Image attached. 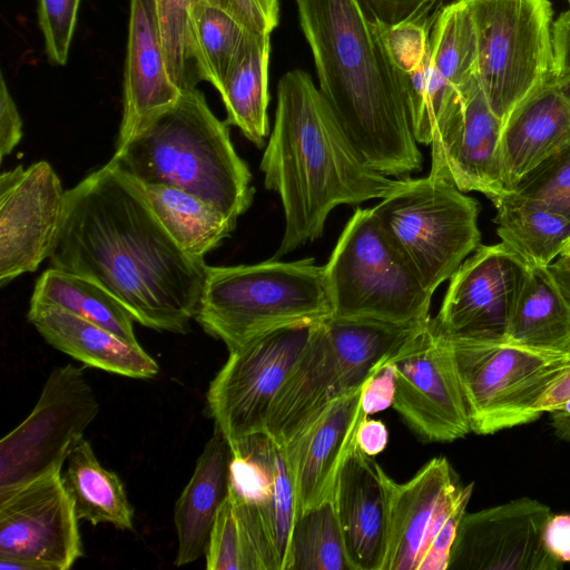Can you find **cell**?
<instances>
[{
  "instance_id": "7c38bea8",
  "label": "cell",
  "mask_w": 570,
  "mask_h": 570,
  "mask_svg": "<svg viewBox=\"0 0 570 570\" xmlns=\"http://www.w3.org/2000/svg\"><path fill=\"white\" fill-rule=\"evenodd\" d=\"M315 324L277 328L229 351L209 384L206 399L215 428L233 451L250 436L266 432L273 402Z\"/></svg>"
},
{
  "instance_id": "6da1fadb",
  "label": "cell",
  "mask_w": 570,
  "mask_h": 570,
  "mask_svg": "<svg viewBox=\"0 0 570 570\" xmlns=\"http://www.w3.org/2000/svg\"><path fill=\"white\" fill-rule=\"evenodd\" d=\"M49 263L100 284L135 322L175 334L188 332L208 267L178 246L135 178L111 159L67 190Z\"/></svg>"
},
{
  "instance_id": "7bdbcfd3",
  "label": "cell",
  "mask_w": 570,
  "mask_h": 570,
  "mask_svg": "<svg viewBox=\"0 0 570 570\" xmlns=\"http://www.w3.org/2000/svg\"><path fill=\"white\" fill-rule=\"evenodd\" d=\"M249 27L272 33L279 23V0H232Z\"/></svg>"
},
{
  "instance_id": "9c48e42d",
  "label": "cell",
  "mask_w": 570,
  "mask_h": 570,
  "mask_svg": "<svg viewBox=\"0 0 570 570\" xmlns=\"http://www.w3.org/2000/svg\"><path fill=\"white\" fill-rule=\"evenodd\" d=\"M473 21L478 78L504 124L553 78L549 0H463Z\"/></svg>"
},
{
  "instance_id": "bcb514c9",
  "label": "cell",
  "mask_w": 570,
  "mask_h": 570,
  "mask_svg": "<svg viewBox=\"0 0 570 570\" xmlns=\"http://www.w3.org/2000/svg\"><path fill=\"white\" fill-rule=\"evenodd\" d=\"M548 550L561 562H570V514H552L544 529Z\"/></svg>"
},
{
  "instance_id": "5bb4252c",
  "label": "cell",
  "mask_w": 570,
  "mask_h": 570,
  "mask_svg": "<svg viewBox=\"0 0 570 570\" xmlns=\"http://www.w3.org/2000/svg\"><path fill=\"white\" fill-rule=\"evenodd\" d=\"M67 190L46 160L0 176V286L38 269L57 244Z\"/></svg>"
},
{
  "instance_id": "f907efd6",
  "label": "cell",
  "mask_w": 570,
  "mask_h": 570,
  "mask_svg": "<svg viewBox=\"0 0 570 570\" xmlns=\"http://www.w3.org/2000/svg\"><path fill=\"white\" fill-rule=\"evenodd\" d=\"M549 269L570 302V259L560 256Z\"/></svg>"
},
{
  "instance_id": "ac0fdd59",
  "label": "cell",
  "mask_w": 570,
  "mask_h": 570,
  "mask_svg": "<svg viewBox=\"0 0 570 570\" xmlns=\"http://www.w3.org/2000/svg\"><path fill=\"white\" fill-rule=\"evenodd\" d=\"M503 124L494 115L479 78L462 107L433 135L430 174L461 191H479L494 203L508 190L503 179Z\"/></svg>"
},
{
  "instance_id": "e0dca14e",
  "label": "cell",
  "mask_w": 570,
  "mask_h": 570,
  "mask_svg": "<svg viewBox=\"0 0 570 570\" xmlns=\"http://www.w3.org/2000/svg\"><path fill=\"white\" fill-rule=\"evenodd\" d=\"M553 512L531 498L464 512L454 539L448 570H560L544 543Z\"/></svg>"
},
{
  "instance_id": "44dd1931",
  "label": "cell",
  "mask_w": 570,
  "mask_h": 570,
  "mask_svg": "<svg viewBox=\"0 0 570 570\" xmlns=\"http://www.w3.org/2000/svg\"><path fill=\"white\" fill-rule=\"evenodd\" d=\"M180 95L168 71L155 0H130L122 117L116 149L171 108Z\"/></svg>"
},
{
  "instance_id": "ab89813d",
  "label": "cell",
  "mask_w": 570,
  "mask_h": 570,
  "mask_svg": "<svg viewBox=\"0 0 570 570\" xmlns=\"http://www.w3.org/2000/svg\"><path fill=\"white\" fill-rule=\"evenodd\" d=\"M205 557L208 570H243L239 528L228 494L217 511Z\"/></svg>"
},
{
  "instance_id": "603a6c76",
  "label": "cell",
  "mask_w": 570,
  "mask_h": 570,
  "mask_svg": "<svg viewBox=\"0 0 570 570\" xmlns=\"http://www.w3.org/2000/svg\"><path fill=\"white\" fill-rule=\"evenodd\" d=\"M570 144V75L552 78L508 119L502 132L503 179L512 190L529 170Z\"/></svg>"
},
{
  "instance_id": "74e56055",
  "label": "cell",
  "mask_w": 570,
  "mask_h": 570,
  "mask_svg": "<svg viewBox=\"0 0 570 570\" xmlns=\"http://www.w3.org/2000/svg\"><path fill=\"white\" fill-rule=\"evenodd\" d=\"M473 485L459 484L443 499L424 541L416 570H448L451 549Z\"/></svg>"
},
{
  "instance_id": "52a82bcc",
  "label": "cell",
  "mask_w": 570,
  "mask_h": 570,
  "mask_svg": "<svg viewBox=\"0 0 570 570\" xmlns=\"http://www.w3.org/2000/svg\"><path fill=\"white\" fill-rule=\"evenodd\" d=\"M381 228L424 288L434 293L481 245L480 204L433 176L404 178L372 207Z\"/></svg>"
},
{
  "instance_id": "cb8c5ba5",
  "label": "cell",
  "mask_w": 570,
  "mask_h": 570,
  "mask_svg": "<svg viewBox=\"0 0 570 570\" xmlns=\"http://www.w3.org/2000/svg\"><path fill=\"white\" fill-rule=\"evenodd\" d=\"M28 321L47 343L88 366L132 379H151L159 371L140 345L60 307L30 304Z\"/></svg>"
},
{
  "instance_id": "4316f807",
  "label": "cell",
  "mask_w": 570,
  "mask_h": 570,
  "mask_svg": "<svg viewBox=\"0 0 570 570\" xmlns=\"http://www.w3.org/2000/svg\"><path fill=\"white\" fill-rule=\"evenodd\" d=\"M271 35L252 30L218 92L227 124L236 126L258 148L265 145L269 125L267 107Z\"/></svg>"
},
{
  "instance_id": "f546056e",
  "label": "cell",
  "mask_w": 570,
  "mask_h": 570,
  "mask_svg": "<svg viewBox=\"0 0 570 570\" xmlns=\"http://www.w3.org/2000/svg\"><path fill=\"white\" fill-rule=\"evenodd\" d=\"M136 181L167 233L191 256L204 259L236 227V222L190 193L168 185Z\"/></svg>"
},
{
  "instance_id": "8992f818",
  "label": "cell",
  "mask_w": 570,
  "mask_h": 570,
  "mask_svg": "<svg viewBox=\"0 0 570 570\" xmlns=\"http://www.w3.org/2000/svg\"><path fill=\"white\" fill-rule=\"evenodd\" d=\"M332 317L324 266L314 258L208 266L195 318L233 351L271 331Z\"/></svg>"
},
{
  "instance_id": "4dcf8cb0",
  "label": "cell",
  "mask_w": 570,
  "mask_h": 570,
  "mask_svg": "<svg viewBox=\"0 0 570 570\" xmlns=\"http://www.w3.org/2000/svg\"><path fill=\"white\" fill-rule=\"evenodd\" d=\"M252 30L232 0H195L190 39L198 79L218 91Z\"/></svg>"
},
{
  "instance_id": "ee69618b",
  "label": "cell",
  "mask_w": 570,
  "mask_h": 570,
  "mask_svg": "<svg viewBox=\"0 0 570 570\" xmlns=\"http://www.w3.org/2000/svg\"><path fill=\"white\" fill-rule=\"evenodd\" d=\"M428 0H362L380 23L393 26L411 17Z\"/></svg>"
},
{
  "instance_id": "ffe728a7",
  "label": "cell",
  "mask_w": 570,
  "mask_h": 570,
  "mask_svg": "<svg viewBox=\"0 0 570 570\" xmlns=\"http://www.w3.org/2000/svg\"><path fill=\"white\" fill-rule=\"evenodd\" d=\"M385 475L355 441L340 470L334 491L347 557L355 570H383L390 530Z\"/></svg>"
},
{
  "instance_id": "7a4b0ae2",
  "label": "cell",
  "mask_w": 570,
  "mask_h": 570,
  "mask_svg": "<svg viewBox=\"0 0 570 570\" xmlns=\"http://www.w3.org/2000/svg\"><path fill=\"white\" fill-rule=\"evenodd\" d=\"M318 89L363 160L385 176L421 170L406 75L362 0H295Z\"/></svg>"
},
{
  "instance_id": "e575fe53",
  "label": "cell",
  "mask_w": 570,
  "mask_h": 570,
  "mask_svg": "<svg viewBox=\"0 0 570 570\" xmlns=\"http://www.w3.org/2000/svg\"><path fill=\"white\" fill-rule=\"evenodd\" d=\"M195 0H155L158 29L169 75L183 91L198 79L191 50L190 18Z\"/></svg>"
},
{
  "instance_id": "484cf974",
  "label": "cell",
  "mask_w": 570,
  "mask_h": 570,
  "mask_svg": "<svg viewBox=\"0 0 570 570\" xmlns=\"http://www.w3.org/2000/svg\"><path fill=\"white\" fill-rule=\"evenodd\" d=\"M504 341L540 350L570 351V302L549 267L528 265Z\"/></svg>"
},
{
  "instance_id": "83f0119b",
  "label": "cell",
  "mask_w": 570,
  "mask_h": 570,
  "mask_svg": "<svg viewBox=\"0 0 570 570\" xmlns=\"http://www.w3.org/2000/svg\"><path fill=\"white\" fill-rule=\"evenodd\" d=\"M493 205L499 237L528 265L549 267L570 246V219L546 205L512 190Z\"/></svg>"
},
{
  "instance_id": "1f68e13d",
  "label": "cell",
  "mask_w": 570,
  "mask_h": 570,
  "mask_svg": "<svg viewBox=\"0 0 570 570\" xmlns=\"http://www.w3.org/2000/svg\"><path fill=\"white\" fill-rule=\"evenodd\" d=\"M30 304L60 307L139 345L130 312L97 282L49 267L37 279Z\"/></svg>"
},
{
  "instance_id": "4fadbf2b",
  "label": "cell",
  "mask_w": 570,
  "mask_h": 570,
  "mask_svg": "<svg viewBox=\"0 0 570 570\" xmlns=\"http://www.w3.org/2000/svg\"><path fill=\"white\" fill-rule=\"evenodd\" d=\"M393 407L424 442H452L471 432L452 347L430 317L387 360Z\"/></svg>"
},
{
  "instance_id": "8fae6325",
  "label": "cell",
  "mask_w": 570,
  "mask_h": 570,
  "mask_svg": "<svg viewBox=\"0 0 570 570\" xmlns=\"http://www.w3.org/2000/svg\"><path fill=\"white\" fill-rule=\"evenodd\" d=\"M98 413L83 370L55 367L31 413L0 442V494L62 472L71 448Z\"/></svg>"
},
{
  "instance_id": "9a60e30c",
  "label": "cell",
  "mask_w": 570,
  "mask_h": 570,
  "mask_svg": "<svg viewBox=\"0 0 570 570\" xmlns=\"http://www.w3.org/2000/svg\"><path fill=\"white\" fill-rule=\"evenodd\" d=\"M78 520L62 472L0 494V559L68 570L83 556Z\"/></svg>"
},
{
  "instance_id": "5b68a950",
  "label": "cell",
  "mask_w": 570,
  "mask_h": 570,
  "mask_svg": "<svg viewBox=\"0 0 570 570\" xmlns=\"http://www.w3.org/2000/svg\"><path fill=\"white\" fill-rule=\"evenodd\" d=\"M424 323L336 317L316 323L273 402L265 434L286 446L331 403L363 386Z\"/></svg>"
},
{
  "instance_id": "277c9868",
  "label": "cell",
  "mask_w": 570,
  "mask_h": 570,
  "mask_svg": "<svg viewBox=\"0 0 570 570\" xmlns=\"http://www.w3.org/2000/svg\"><path fill=\"white\" fill-rule=\"evenodd\" d=\"M111 160L140 183L183 189L236 223L253 203L252 174L234 148L229 125L214 115L196 87L183 90Z\"/></svg>"
},
{
  "instance_id": "7dc6e473",
  "label": "cell",
  "mask_w": 570,
  "mask_h": 570,
  "mask_svg": "<svg viewBox=\"0 0 570 570\" xmlns=\"http://www.w3.org/2000/svg\"><path fill=\"white\" fill-rule=\"evenodd\" d=\"M355 441L366 455L373 458L383 452L387 445V428L382 421L365 416L357 428Z\"/></svg>"
},
{
  "instance_id": "7402d4cb",
  "label": "cell",
  "mask_w": 570,
  "mask_h": 570,
  "mask_svg": "<svg viewBox=\"0 0 570 570\" xmlns=\"http://www.w3.org/2000/svg\"><path fill=\"white\" fill-rule=\"evenodd\" d=\"M390 503L387 552L383 570H416L420 554L443 499L460 482L450 462L438 456L404 483L385 475Z\"/></svg>"
},
{
  "instance_id": "f35d334b",
  "label": "cell",
  "mask_w": 570,
  "mask_h": 570,
  "mask_svg": "<svg viewBox=\"0 0 570 570\" xmlns=\"http://www.w3.org/2000/svg\"><path fill=\"white\" fill-rule=\"evenodd\" d=\"M81 0H39L38 21L48 59L66 65Z\"/></svg>"
},
{
  "instance_id": "f5cc1de1",
  "label": "cell",
  "mask_w": 570,
  "mask_h": 570,
  "mask_svg": "<svg viewBox=\"0 0 570 570\" xmlns=\"http://www.w3.org/2000/svg\"><path fill=\"white\" fill-rule=\"evenodd\" d=\"M568 1H569V3H570V0H568Z\"/></svg>"
},
{
  "instance_id": "d4e9b609",
  "label": "cell",
  "mask_w": 570,
  "mask_h": 570,
  "mask_svg": "<svg viewBox=\"0 0 570 570\" xmlns=\"http://www.w3.org/2000/svg\"><path fill=\"white\" fill-rule=\"evenodd\" d=\"M232 458L229 442L215 428L175 504V566L189 564L206 554L217 511L228 494Z\"/></svg>"
},
{
  "instance_id": "816d5d0a",
  "label": "cell",
  "mask_w": 570,
  "mask_h": 570,
  "mask_svg": "<svg viewBox=\"0 0 570 570\" xmlns=\"http://www.w3.org/2000/svg\"><path fill=\"white\" fill-rule=\"evenodd\" d=\"M561 256L570 259V246L563 252V254Z\"/></svg>"
},
{
  "instance_id": "ba28073f",
  "label": "cell",
  "mask_w": 570,
  "mask_h": 570,
  "mask_svg": "<svg viewBox=\"0 0 570 570\" xmlns=\"http://www.w3.org/2000/svg\"><path fill=\"white\" fill-rule=\"evenodd\" d=\"M332 317L401 325L426 322L433 294L395 249L372 208H357L326 265Z\"/></svg>"
},
{
  "instance_id": "8d00e7d4",
  "label": "cell",
  "mask_w": 570,
  "mask_h": 570,
  "mask_svg": "<svg viewBox=\"0 0 570 570\" xmlns=\"http://www.w3.org/2000/svg\"><path fill=\"white\" fill-rule=\"evenodd\" d=\"M512 191L570 219V144L529 170Z\"/></svg>"
},
{
  "instance_id": "d590c367",
  "label": "cell",
  "mask_w": 570,
  "mask_h": 570,
  "mask_svg": "<svg viewBox=\"0 0 570 570\" xmlns=\"http://www.w3.org/2000/svg\"><path fill=\"white\" fill-rule=\"evenodd\" d=\"M442 0H428L404 21L385 26L379 22L383 45L396 68L409 75L422 62ZM377 21V20H376Z\"/></svg>"
},
{
  "instance_id": "30bf717a",
  "label": "cell",
  "mask_w": 570,
  "mask_h": 570,
  "mask_svg": "<svg viewBox=\"0 0 570 570\" xmlns=\"http://www.w3.org/2000/svg\"><path fill=\"white\" fill-rule=\"evenodd\" d=\"M446 338L471 432L479 435L537 421L540 416L533 410L535 402L570 366V351L540 350L507 341Z\"/></svg>"
},
{
  "instance_id": "d6986e66",
  "label": "cell",
  "mask_w": 570,
  "mask_h": 570,
  "mask_svg": "<svg viewBox=\"0 0 570 570\" xmlns=\"http://www.w3.org/2000/svg\"><path fill=\"white\" fill-rule=\"evenodd\" d=\"M362 387L331 403L286 446L296 517L334 495L340 470L366 415Z\"/></svg>"
},
{
  "instance_id": "3957f363",
  "label": "cell",
  "mask_w": 570,
  "mask_h": 570,
  "mask_svg": "<svg viewBox=\"0 0 570 570\" xmlns=\"http://www.w3.org/2000/svg\"><path fill=\"white\" fill-rule=\"evenodd\" d=\"M261 170L265 187L278 194L285 216L274 258L320 238L336 206L382 199L403 184L363 160L302 69L285 72L277 82L275 120Z\"/></svg>"
},
{
  "instance_id": "b9f144b4",
  "label": "cell",
  "mask_w": 570,
  "mask_h": 570,
  "mask_svg": "<svg viewBox=\"0 0 570 570\" xmlns=\"http://www.w3.org/2000/svg\"><path fill=\"white\" fill-rule=\"evenodd\" d=\"M22 138V119L8 89L6 79L0 82V158L9 156Z\"/></svg>"
},
{
  "instance_id": "c3c4849f",
  "label": "cell",
  "mask_w": 570,
  "mask_h": 570,
  "mask_svg": "<svg viewBox=\"0 0 570 570\" xmlns=\"http://www.w3.org/2000/svg\"><path fill=\"white\" fill-rule=\"evenodd\" d=\"M570 401V366L551 384V386L535 402L533 410L541 416L562 407Z\"/></svg>"
},
{
  "instance_id": "d6a6232c",
  "label": "cell",
  "mask_w": 570,
  "mask_h": 570,
  "mask_svg": "<svg viewBox=\"0 0 570 570\" xmlns=\"http://www.w3.org/2000/svg\"><path fill=\"white\" fill-rule=\"evenodd\" d=\"M288 570H355L347 557L334 495L296 517Z\"/></svg>"
},
{
  "instance_id": "681fc988",
  "label": "cell",
  "mask_w": 570,
  "mask_h": 570,
  "mask_svg": "<svg viewBox=\"0 0 570 570\" xmlns=\"http://www.w3.org/2000/svg\"><path fill=\"white\" fill-rule=\"evenodd\" d=\"M550 416L556 434L570 443V401L559 410L551 412Z\"/></svg>"
},
{
  "instance_id": "f6af8a7d",
  "label": "cell",
  "mask_w": 570,
  "mask_h": 570,
  "mask_svg": "<svg viewBox=\"0 0 570 570\" xmlns=\"http://www.w3.org/2000/svg\"><path fill=\"white\" fill-rule=\"evenodd\" d=\"M553 78L570 75V9L552 23Z\"/></svg>"
},
{
  "instance_id": "836d02e7",
  "label": "cell",
  "mask_w": 570,
  "mask_h": 570,
  "mask_svg": "<svg viewBox=\"0 0 570 570\" xmlns=\"http://www.w3.org/2000/svg\"><path fill=\"white\" fill-rule=\"evenodd\" d=\"M245 442L255 449L269 471L268 499L258 508L273 542L279 570H288L291 539L296 519V500L285 449L265 433L250 436Z\"/></svg>"
},
{
  "instance_id": "60d3db41",
  "label": "cell",
  "mask_w": 570,
  "mask_h": 570,
  "mask_svg": "<svg viewBox=\"0 0 570 570\" xmlns=\"http://www.w3.org/2000/svg\"><path fill=\"white\" fill-rule=\"evenodd\" d=\"M395 379L393 366L386 361L362 387V410L366 416L393 405Z\"/></svg>"
},
{
  "instance_id": "2e32d148",
  "label": "cell",
  "mask_w": 570,
  "mask_h": 570,
  "mask_svg": "<svg viewBox=\"0 0 570 570\" xmlns=\"http://www.w3.org/2000/svg\"><path fill=\"white\" fill-rule=\"evenodd\" d=\"M528 264L502 242L480 245L450 278L433 322L450 338L504 341Z\"/></svg>"
},
{
  "instance_id": "f1b7e54d",
  "label": "cell",
  "mask_w": 570,
  "mask_h": 570,
  "mask_svg": "<svg viewBox=\"0 0 570 570\" xmlns=\"http://www.w3.org/2000/svg\"><path fill=\"white\" fill-rule=\"evenodd\" d=\"M65 464L62 483L80 520L134 529V509L121 480L101 465L89 441L81 436Z\"/></svg>"
}]
</instances>
